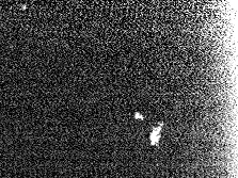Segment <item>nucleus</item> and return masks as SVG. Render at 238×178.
Segmentation results:
<instances>
[{"label":"nucleus","instance_id":"obj_1","mask_svg":"<svg viewBox=\"0 0 238 178\" xmlns=\"http://www.w3.org/2000/svg\"><path fill=\"white\" fill-rule=\"evenodd\" d=\"M159 135H160V128H156L153 130L152 135H151V140L152 144H157L159 141Z\"/></svg>","mask_w":238,"mask_h":178}]
</instances>
